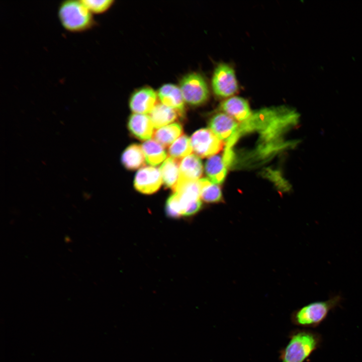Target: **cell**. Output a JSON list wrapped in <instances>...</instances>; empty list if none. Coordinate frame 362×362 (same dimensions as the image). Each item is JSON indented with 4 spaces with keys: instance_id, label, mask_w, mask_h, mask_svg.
<instances>
[{
    "instance_id": "6da1fadb",
    "label": "cell",
    "mask_w": 362,
    "mask_h": 362,
    "mask_svg": "<svg viewBox=\"0 0 362 362\" xmlns=\"http://www.w3.org/2000/svg\"><path fill=\"white\" fill-rule=\"evenodd\" d=\"M288 338L286 345L279 351L281 362H305L323 342L320 333L305 328L291 331Z\"/></svg>"
},
{
    "instance_id": "7a4b0ae2",
    "label": "cell",
    "mask_w": 362,
    "mask_h": 362,
    "mask_svg": "<svg viewBox=\"0 0 362 362\" xmlns=\"http://www.w3.org/2000/svg\"><path fill=\"white\" fill-rule=\"evenodd\" d=\"M57 17L62 28L71 33L87 31L96 24L94 15L82 0L61 2L57 8Z\"/></svg>"
},
{
    "instance_id": "3957f363",
    "label": "cell",
    "mask_w": 362,
    "mask_h": 362,
    "mask_svg": "<svg viewBox=\"0 0 362 362\" xmlns=\"http://www.w3.org/2000/svg\"><path fill=\"white\" fill-rule=\"evenodd\" d=\"M342 300L341 294H336L327 300L309 303L292 313L291 323L302 328H316L326 319L331 311L340 306Z\"/></svg>"
},
{
    "instance_id": "277c9868",
    "label": "cell",
    "mask_w": 362,
    "mask_h": 362,
    "mask_svg": "<svg viewBox=\"0 0 362 362\" xmlns=\"http://www.w3.org/2000/svg\"><path fill=\"white\" fill-rule=\"evenodd\" d=\"M179 87L185 102L191 106L201 105L208 99L209 90L207 83L198 73L192 72L185 75Z\"/></svg>"
},
{
    "instance_id": "5b68a950",
    "label": "cell",
    "mask_w": 362,
    "mask_h": 362,
    "mask_svg": "<svg viewBox=\"0 0 362 362\" xmlns=\"http://www.w3.org/2000/svg\"><path fill=\"white\" fill-rule=\"evenodd\" d=\"M212 87L214 94L218 97H232L238 88L234 69L226 63L219 64L213 74Z\"/></svg>"
},
{
    "instance_id": "8992f818",
    "label": "cell",
    "mask_w": 362,
    "mask_h": 362,
    "mask_svg": "<svg viewBox=\"0 0 362 362\" xmlns=\"http://www.w3.org/2000/svg\"><path fill=\"white\" fill-rule=\"evenodd\" d=\"M190 139L193 151L201 157L216 155L223 145V141L207 128L198 130L192 134Z\"/></svg>"
},
{
    "instance_id": "52a82bcc",
    "label": "cell",
    "mask_w": 362,
    "mask_h": 362,
    "mask_svg": "<svg viewBox=\"0 0 362 362\" xmlns=\"http://www.w3.org/2000/svg\"><path fill=\"white\" fill-rule=\"evenodd\" d=\"M162 183L160 169L153 166H144L137 172L134 186L141 193L151 194L159 190Z\"/></svg>"
},
{
    "instance_id": "ba28073f",
    "label": "cell",
    "mask_w": 362,
    "mask_h": 362,
    "mask_svg": "<svg viewBox=\"0 0 362 362\" xmlns=\"http://www.w3.org/2000/svg\"><path fill=\"white\" fill-rule=\"evenodd\" d=\"M203 171L202 162L198 156L191 154L185 157L179 164V173L174 192L184 185L200 179Z\"/></svg>"
},
{
    "instance_id": "9c48e42d",
    "label": "cell",
    "mask_w": 362,
    "mask_h": 362,
    "mask_svg": "<svg viewBox=\"0 0 362 362\" xmlns=\"http://www.w3.org/2000/svg\"><path fill=\"white\" fill-rule=\"evenodd\" d=\"M157 93L151 87H144L136 90L130 97L129 106L136 113H150L156 105Z\"/></svg>"
},
{
    "instance_id": "30bf717a",
    "label": "cell",
    "mask_w": 362,
    "mask_h": 362,
    "mask_svg": "<svg viewBox=\"0 0 362 362\" xmlns=\"http://www.w3.org/2000/svg\"><path fill=\"white\" fill-rule=\"evenodd\" d=\"M238 126L237 121L223 112L214 115L209 123V129L222 141L228 140Z\"/></svg>"
},
{
    "instance_id": "8fae6325",
    "label": "cell",
    "mask_w": 362,
    "mask_h": 362,
    "mask_svg": "<svg viewBox=\"0 0 362 362\" xmlns=\"http://www.w3.org/2000/svg\"><path fill=\"white\" fill-rule=\"evenodd\" d=\"M220 109L223 113L240 122L249 120L253 114L248 102L238 96H232L225 100L221 103Z\"/></svg>"
},
{
    "instance_id": "7c38bea8",
    "label": "cell",
    "mask_w": 362,
    "mask_h": 362,
    "mask_svg": "<svg viewBox=\"0 0 362 362\" xmlns=\"http://www.w3.org/2000/svg\"><path fill=\"white\" fill-rule=\"evenodd\" d=\"M161 103L176 110L180 117L185 114V100L179 86L168 83L162 85L157 92Z\"/></svg>"
},
{
    "instance_id": "4fadbf2b",
    "label": "cell",
    "mask_w": 362,
    "mask_h": 362,
    "mask_svg": "<svg viewBox=\"0 0 362 362\" xmlns=\"http://www.w3.org/2000/svg\"><path fill=\"white\" fill-rule=\"evenodd\" d=\"M128 127L131 133L141 140H148L154 133L151 120L146 114H132L128 120Z\"/></svg>"
},
{
    "instance_id": "5bb4252c",
    "label": "cell",
    "mask_w": 362,
    "mask_h": 362,
    "mask_svg": "<svg viewBox=\"0 0 362 362\" xmlns=\"http://www.w3.org/2000/svg\"><path fill=\"white\" fill-rule=\"evenodd\" d=\"M205 172L209 179L214 184H222L227 173L225 160L222 156L215 155L209 157L205 163Z\"/></svg>"
},
{
    "instance_id": "9a60e30c",
    "label": "cell",
    "mask_w": 362,
    "mask_h": 362,
    "mask_svg": "<svg viewBox=\"0 0 362 362\" xmlns=\"http://www.w3.org/2000/svg\"><path fill=\"white\" fill-rule=\"evenodd\" d=\"M149 116L155 128L166 126L180 117L176 110L162 103L156 104Z\"/></svg>"
},
{
    "instance_id": "2e32d148",
    "label": "cell",
    "mask_w": 362,
    "mask_h": 362,
    "mask_svg": "<svg viewBox=\"0 0 362 362\" xmlns=\"http://www.w3.org/2000/svg\"><path fill=\"white\" fill-rule=\"evenodd\" d=\"M145 159L142 147L137 144L128 146L121 155V162L128 170H135L144 166Z\"/></svg>"
},
{
    "instance_id": "e0dca14e",
    "label": "cell",
    "mask_w": 362,
    "mask_h": 362,
    "mask_svg": "<svg viewBox=\"0 0 362 362\" xmlns=\"http://www.w3.org/2000/svg\"><path fill=\"white\" fill-rule=\"evenodd\" d=\"M180 160L168 157L162 164L160 170L165 187L174 190L178 179Z\"/></svg>"
},
{
    "instance_id": "ac0fdd59",
    "label": "cell",
    "mask_w": 362,
    "mask_h": 362,
    "mask_svg": "<svg viewBox=\"0 0 362 362\" xmlns=\"http://www.w3.org/2000/svg\"><path fill=\"white\" fill-rule=\"evenodd\" d=\"M182 133L183 128L180 124L174 123L156 130L152 137L154 140L163 147H167Z\"/></svg>"
},
{
    "instance_id": "d6986e66",
    "label": "cell",
    "mask_w": 362,
    "mask_h": 362,
    "mask_svg": "<svg viewBox=\"0 0 362 362\" xmlns=\"http://www.w3.org/2000/svg\"><path fill=\"white\" fill-rule=\"evenodd\" d=\"M145 161L151 165L156 166L165 160L167 153L163 147L153 140H148L141 145Z\"/></svg>"
},
{
    "instance_id": "ffe728a7",
    "label": "cell",
    "mask_w": 362,
    "mask_h": 362,
    "mask_svg": "<svg viewBox=\"0 0 362 362\" xmlns=\"http://www.w3.org/2000/svg\"><path fill=\"white\" fill-rule=\"evenodd\" d=\"M200 185V198L207 203H217L222 198V191L218 185L206 178L199 179Z\"/></svg>"
},
{
    "instance_id": "44dd1931",
    "label": "cell",
    "mask_w": 362,
    "mask_h": 362,
    "mask_svg": "<svg viewBox=\"0 0 362 362\" xmlns=\"http://www.w3.org/2000/svg\"><path fill=\"white\" fill-rule=\"evenodd\" d=\"M193 151L191 139L187 135H182L169 146L168 154L170 157L180 160L191 154Z\"/></svg>"
},
{
    "instance_id": "7402d4cb",
    "label": "cell",
    "mask_w": 362,
    "mask_h": 362,
    "mask_svg": "<svg viewBox=\"0 0 362 362\" xmlns=\"http://www.w3.org/2000/svg\"><path fill=\"white\" fill-rule=\"evenodd\" d=\"M166 215L172 218H177L183 216V209L179 195L174 192L169 197L165 204Z\"/></svg>"
},
{
    "instance_id": "603a6c76",
    "label": "cell",
    "mask_w": 362,
    "mask_h": 362,
    "mask_svg": "<svg viewBox=\"0 0 362 362\" xmlns=\"http://www.w3.org/2000/svg\"><path fill=\"white\" fill-rule=\"evenodd\" d=\"M82 2L93 15L105 13L114 3L112 0H82Z\"/></svg>"
}]
</instances>
